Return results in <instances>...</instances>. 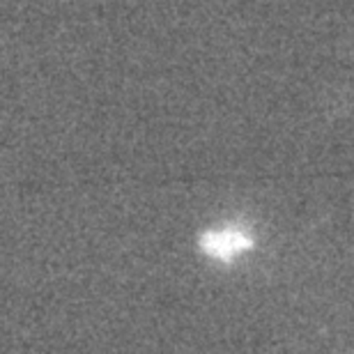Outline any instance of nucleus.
Listing matches in <instances>:
<instances>
[{
	"mask_svg": "<svg viewBox=\"0 0 354 354\" xmlns=\"http://www.w3.org/2000/svg\"><path fill=\"white\" fill-rule=\"evenodd\" d=\"M251 246V239L239 230H216V232H207L201 239V249L212 258L218 260H232L237 253H242L244 249Z\"/></svg>",
	"mask_w": 354,
	"mask_h": 354,
	"instance_id": "nucleus-1",
	"label": "nucleus"
}]
</instances>
